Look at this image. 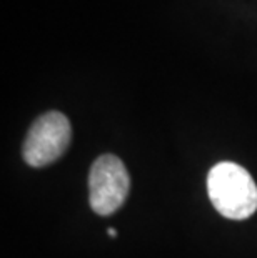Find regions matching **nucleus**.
Masks as SVG:
<instances>
[{
    "label": "nucleus",
    "instance_id": "7ed1b4c3",
    "mask_svg": "<svg viewBox=\"0 0 257 258\" xmlns=\"http://www.w3.org/2000/svg\"><path fill=\"white\" fill-rule=\"evenodd\" d=\"M130 178L124 163L114 155H102L94 162L89 175L90 207L97 215L117 212L127 200Z\"/></svg>",
    "mask_w": 257,
    "mask_h": 258
},
{
    "label": "nucleus",
    "instance_id": "f03ea898",
    "mask_svg": "<svg viewBox=\"0 0 257 258\" xmlns=\"http://www.w3.org/2000/svg\"><path fill=\"white\" fill-rule=\"evenodd\" d=\"M72 139L69 118L60 112H47L30 125L25 137L24 160L30 167H45L59 160Z\"/></svg>",
    "mask_w": 257,
    "mask_h": 258
},
{
    "label": "nucleus",
    "instance_id": "20e7f679",
    "mask_svg": "<svg viewBox=\"0 0 257 258\" xmlns=\"http://www.w3.org/2000/svg\"><path fill=\"white\" fill-rule=\"evenodd\" d=\"M107 235H109V237H112V238H116V237H117V230L109 228V230H107Z\"/></svg>",
    "mask_w": 257,
    "mask_h": 258
},
{
    "label": "nucleus",
    "instance_id": "f257e3e1",
    "mask_svg": "<svg viewBox=\"0 0 257 258\" xmlns=\"http://www.w3.org/2000/svg\"><path fill=\"white\" fill-rule=\"evenodd\" d=\"M207 191L216 210L229 220H245L257 210V185L237 163L221 162L212 167Z\"/></svg>",
    "mask_w": 257,
    "mask_h": 258
}]
</instances>
